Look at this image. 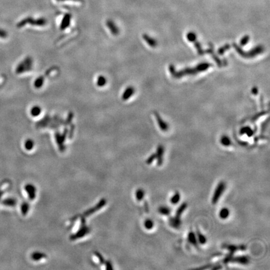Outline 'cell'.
<instances>
[{
  "instance_id": "obj_1",
  "label": "cell",
  "mask_w": 270,
  "mask_h": 270,
  "mask_svg": "<svg viewBox=\"0 0 270 270\" xmlns=\"http://www.w3.org/2000/svg\"><path fill=\"white\" fill-rule=\"evenodd\" d=\"M47 23V20L44 18H40L35 19L32 18V17H27V18H24L21 21L17 24V27L20 28H22L26 24H30L33 26H36V27H44Z\"/></svg>"
},
{
  "instance_id": "obj_2",
  "label": "cell",
  "mask_w": 270,
  "mask_h": 270,
  "mask_svg": "<svg viewBox=\"0 0 270 270\" xmlns=\"http://www.w3.org/2000/svg\"><path fill=\"white\" fill-rule=\"evenodd\" d=\"M33 61L31 57L26 58L23 61L18 64L16 68V73L17 74H21L23 73L31 71L33 67Z\"/></svg>"
},
{
  "instance_id": "obj_3",
  "label": "cell",
  "mask_w": 270,
  "mask_h": 270,
  "mask_svg": "<svg viewBox=\"0 0 270 270\" xmlns=\"http://www.w3.org/2000/svg\"><path fill=\"white\" fill-rule=\"evenodd\" d=\"M226 187V183L224 181H221L218 183L215 191H214V193L212 197L211 201L213 204H215L218 203V201H219L221 196L223 194L224 191H225Z\"/></svg>"
},
{
  "instance_id": "obj_4",
  "label": "cell",
  "mask_w": 270,
  "mask_h": 270,
  "mask_svg": "<svg viewBox=\"0 0 270 270\" xmlns=\"http://www.w3.org/2000/svg\"><path fill=\"white\" fill-rule=\"evenodd\" d=\"M106 24L111 33L114 36H117L119 34V28L112 20H108L106 21Z\"/></svg>"
},
{
  "instance_id": "obj_5",
  "label": "cell",
  "mask_w": 270,
  "mask_h": 270,
  "mask_svg": "<svg viewBox=\"0 0 270 270\" xmlns=\"http://www.w3.org/2000/svg\"><path fill=\"white\" fill-rule=\"evenodd\" d=\"M165 152L164 147L162 145H159L157 148V151L156 153V159L158 160V166H161L163 161V155Z\"/></svg>"
},
{
  "instance_id": "obj_6",
  "label": "cell",
  "mask_w": 270,
  "mask_h": 270,
  "mask_svg": "<svg viewBox=\"0 0 270 270\" xmlns=\"http://www.w3.org/2000/svg\"><path fill=\"white\" fill-rule=\"evenodd\" d=\"M71 14H65L61 22L60 23V28L61 30L65 29L69 27L71 23Z\"/></svg>"
},
{
  "instance_id": "obj_7",
  "label": "cell",
  "mask_w": 270,
  "mask_h": 270,
  "mask_svg": "<svg viewBox=\"0 0 270 270\" xmlns=\"http://www.w3.org/2000/svg\"><path fill=\"white\" fill-rule=\"evenodd\" d=\"M135 93V89L133 87H128L126 88L122 95V100L123 101H127Z\"/></svg>"
},
{
  "instance_id": "obj_8",
  "label": "cell",
  "mask_w": 270,
  "mask_h": 270,
  "mask_svg": "<svg viewBox=\"0 0 270 270\" xmlns=\"http://www.w3.org/2000/svg\"><path fill=\"white\" fill-rule=\"evenodd\" d=\"M169 224H170V226L173 227V228H176V229L179 228L181 225V218L174 216V217L170 218Z\"/></svg>"
},
{
  "instance_id": "obj_9",
  "label": "cell",
  "mask_w": 270,
  "mask_h": 270,
  "mask_svg": "<svg viewBox=\"0 0 270 270\" xmlns=\"http://www.w3.org/2000/svg\"><path fill=\"white\" fill-rule=\"evenodd\" d=\"M230 262H235V263H238L240 264H246L248 263H249L250 262V260L248 258V257L245 256H237L235 257V258H231Z\"/></svg>"
},
{
  "instance_id": "obj_10",
  "label": "cell",
  "mask_w": 270,
  "mask_h": 270,
  "mask_svg": "<svg viewBox=\"0 0 270 270\" xmlns=\"http://www.w3.org/2000/svg\"><path fill=\"white\" fill-rule=\"evenodd\" d=\"M188 241L195 246H197L198 245V239H197L196 235L193 231H190L188 233Z\"/></svg>"
},
{
  "instance_id": "obj_11",
  "label": "cell",
  "mask_w": 270,
  "mask_h": 270,
  "mask_svg": "<svg viewBox=\"0 0 270 270\" xmlns=\"http://www.w3.org/2000/svg\"><path fill=\"white\" fill-rule=\"evenodd\" d=\"M107 83V79L105 76L100 75L97 78L96 80V85L97 87L102 88L105 87Z\"/></svg>"
},
{
  "instance_id": "obj_12",
  "label": "cell",
  "mask_w": 270,
  "mask_h": 270,
  "mask_svg": "<svg viewBox=\"0 0 270 270\" xmlns=\"http://www.w3.org/2000/svg\"><path fill=\"white\" fill-rule=\"evenodd\" d=\"M187 207H188V204H187L186 203H182L181 204V206H180V207L177 210L175 216L178 217V218H181V215L183 214V213L185 211L186 209L187 208Z\"/></svg>"
},
{
  "instance_id": "obj_13",
  "label": "cell",
  "mask_w": 270,
  "mask_h": 270,
  "mask_svg": "<svg viewBox=\"0 0 270 270\" xmlns=\"http://www.w3.org/2000/svg\"><path fill=\"white\" fill-rule=\"evenodd\" d=\"M41 113V107L38 106H35L31 108V110H30V113H31V116L33 117H38Z\"/></svg>"
},
{
  "instance_id": "obj_14",
  "label": "cell",
  "mask_w": 270,
  "mask_h": 270,
  "mask_svg": "<svg viewBox=\"0 0 270 270\" xmlns=\"http://www.w3.org/2000/svg\"><path fill=\"white\" fill-rule=\"evenodd\" d=\"M196 237L197 239L199 241L200 243H201V245H204L207 241V237H205L204 234L201 233L199 230L196 231Z\"/></svg>"
},
{
  "instance_id": "obj_15",
  "label": "cell",
  "mask_w": 270,
  "mask_h": 270,
  "mask_svg": "<svg viewBox=\"0 0 270 270\" xmlns=\"http://www.w3.org/2000/svg\"><path fill=\"white\" fill-rule=\"evenodd\" d=\"M230 210L227 208H223L219 212V216L223 220L226 219L230 216Z\"/></svg>"
},
{
  "instance_id": "obj_16",
  "label": "cell",
  "mask_w": 270,
  "mask_h": 270,
  "mask_svg": "<svg viewBox=\"0 0 270 270\" xmlns=\"http://www.w3.org/2000/svg\"><path fill=\"white\" fill-rule=\"evenodd\" d=\"M44 81L45 79L43 76H40L35 80V83H34V86L36 88H40L43 87V85L44 84Z\"/></svg>"
},
{
  "instance_id": "obj_17",
  "label": "cell",
  "mask_w": 270,
  "mask_h": 270,
  "mask_svg": "<svg viewBox=\"0 0 270 270\" xmlns=\"http://www.w3.org/2000/svg\"><path fill=\"white\" fill-rule=\"evenodd\" d=\"M158 212L162 215L168 216L171 213V209L167 207H160L158 208Z\"/></svg>"
},
{
  "instance_id": "obj_18",
  "label": "cell",
  "mask_w": 270,
  "mask_h": 270,
  "mask_svg": "<svg viewBox=\"0 0 270 270\" xmlns=\"http://www.w3.org/2000/svg\"><path fill=\"white\" fill-rule=\"evenodd\" d=\"M180 199H181V195L179 194V192L177 191V192H176L173 195V196L171 198L170 202L173 204H176L179 202Z\"/></svg>"
},
{
  "instance_id": "obj_19",
  "label": "cell",
  "mask_w": 270,
  "mask_h": 270,
  "mask_svg": "<svg viewBox=\"0 0 270 270\" xmlns=\"http://www.w3.org/2000/svg\"><path fill=\"white\" fill-rule=\"evenodd\" d=\"M156 118H157V119H158V124H159V126L161 128V129L163 131H167V130L168 129V126L166 124V123H165V122H164L163 121L162 119L161 118H160V117H158V114L156 115Z\"/></svg>"
},
{
  "instance_id": "obj_20",
  "label": "cell",
  "mask_w": 270,
  "mask_h": 270,
  "mask_svg": "<svg viewBox=\"0 0 270 270\" xmlns=\"http://www.w3.org/2000/svg\"><path fill=\"white\" fill-rule=\"evenodd\" d=\"M143 38L145 40V41H147L149 45V46H151L152 47H155L156 46V42L155 40H154L152 39L151 38H149L147 35H143Z\"/></svg>"
},
{
  "instance_id": "obj_21",
  "label": "cell",
  "mask_w": 270,
  "mask_h": 270,
  "mask_svg": "<svg viewBox=\"0 0 270 270\" xmlns=\"http://www.w3.org/2000/svg\"><path fill=\"white\" fill-rule=\"evenodd\" d=\"M221 143L225 147H229L231 143V141L228 136H223L221 139Z\"/></svg>"
},
{
  "instance_id": "obj_22",
  "label": "cell",
  "mask_w": 270,
  "mask_h": 270,
  "mask_svg": "<svg viewBox=\"0 0 270 270\" xmlns=\"http://www.w3.org/2000/svg\"><path fill=\"white\" fill-rule=\"evenodd\" d=\"M226 248H227V249H228L230 252V253L231 254H234V253L237 251V250H238V249L239 248V249H242V246H240V247H238L237 246H234V245H228V246H226ZM243 250V249H242Z\"/></svg>"
},
{
  "instance_id": "obj_23",
  "label": "cell",
  "mask_w": 270,
  "mask_h": 270,
  "mask_svg": "<svg viewBox=\"0 0 270 270\" xmlns=\"http://www.w3.org/2000/svg\"><path fill=\"white\" fill-rule=\"evenodd\" d=\"M144 225L145 228L147 230H151L153 228L154 223L151 220H147L144 221Z\"/></svg>"
},
{
  "instance_id": "obj_24",
  "label": "cell",
  "mask_w": 270,
  "mask_h": 270,
  "mask_svg": "<svg viewBox=\"0 0 270 270\" xmlns=\"http://www.w3.org/2000/svg\"><path fill=\"white\" fill-rule=\"evenodd\" d=\"M144 195V192L142 189H140L136 191V198L138 201H141L143 198Z\"/></svg>"
},
{
  "instance_id": "obj_25",
  "label": "cell",
  "mask_w": 270,
  "mask_h": 270,
  "mask_svg": "<svg viewBox=\"0 0 270 270\" xmlns=\"http://www.w3.org/2000/svg\"><path fill=\"white\" fill-rule=\"evenodd\" d=\"M16 203L15 201L11 199H7L4 200L3 201V204H5L6 206H10V207H12V206H14L15 204Z\"/></svg>"
},
{
  "instance_id": "obj_26",
  "label": "cell",
  "mask_w": 270,
  "mask_h": 270,
  "mask_svg": "<svg viewBox=\"0 0 270 270\" xmlns=\"http://www.w3.org/2000/svg\"><path fill=\"white\" fill-rule=\"evenodd\" d=\"M241 133L242 134H247L248 136H251L253 135V132L252 131V130L251 129H250L249 128H243V129L241 130Z\"/></svg>"
},
{
  "instance_id": "obj_27",
  "label": "cell",
  "mask_w": 270,
  "mask_h": 270,
  "mask_svg": "<svg viewBox=\"0 0 270 270\" xmlns=\"http://www.w3.org/2000/svg\"><path fill=\"white\" fill-rule=\"evenodd\" d=\"M156 159V153H154L153 155H151L150 156L148 157V158L147 160V163L148 164H151L152 163L155 161Z\"/></svg>"
},
{
  "instance_id": "obj_28",
  "label": "cell",
  "mask_w": 270,
  "mask_h": 270,
  "mask_svg": "<svg viewBox=\"0 0 270 270\" xmlns=\"http://www.w3.org/2000/svg\"><path fill=\"white\" fill-rule=\"evenodd\" d=\"M24 146H25V148H27V149H31L32 147H33V141L31 140H28L27 141H26Z\"/></svg>"
},
{
  "instance_id": "obj_29",
  "label": "cell",
  "mask_w": 270,
  "mask_h": 270,
  "mask_svg": "<svg viewBox=\"0 0 270 270\" xmlns=\"http://www.w3.org/2000/svg\"><path fill=\"white\" fill-rule=\"evenodd\" d=\"M187 37H188V40L191 41H194L195 40H196V35H195V34L193 33H188Z\"/></svg>"
},
{
  "instance_id": "obj_30",
  "label": "cell",
  "mask_w": 270,
  "mask_h": 270,
  "mask_svg": "<svg viewBox=\"0 0 270 270\" xmlns=\"http://www.w3.org/2000/svg\"><path fill=\"white\" fill-rule=\"evenodd\" d=\"M248 40H249V36H244L243 38H242V40L241 41V45L242 46H244V45H245L248 42Z\"/></svg>"
},
{
  "instance_id": "obj_31",
  "label": "cell",
  "mask_w": 270,
  "mask_h": 270,
  "mask_svg": "<svg viewBox=\"0 0 270 270\" xmlns=\"http://www.w3.org/2000/svg\"><path fill=\"white\" fill-rule=\"evenodd\" d=\"M7 37V33L6 31H3V29H0V38H5Z\"/></svg>"
},
{
  "instance_id": "obj_32",
  "label": "cell",
  "mask_w": 270,
  "mask_h": 270,
  "mask_svg": "<svg viewBox=\"0 0 270 270\" xmlns=\"http://www.w3.org/2000/svg\"><path fill=\"white\" fill-rule=\"evenodd\" d=\"M57 1H60V2H63V1H75V2H81L82 0H57Z\"/></svg>"
},
{
  "instance_id": "obj_33",
  "label": "cell",
  "mask_w": 270,
  "mask_h": 270,
  "mask_svg": "<svg viewBox=\"0 0 270 270\" xmlns=\"http://www.w3.org/2000/svg\"><path fill=\"white\" fill-rule=\"evenodd\" d=\"M2 195H3V193L1 191H0V198H1V196H2Z\"/></svg>"
}]
</instances>
